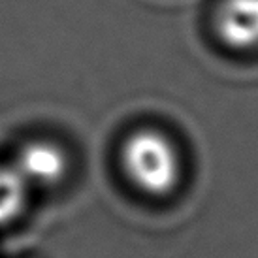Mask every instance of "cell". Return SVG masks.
Segmentation results:
<instances>
[{"mask_svg":"<svg viewBox=\"0 0 258 258\" xmlns=\"http://www.w3.org/2000/svg\"><path fill=\"white\" fill-rule=\"evenodd\" d=\"M121 166L126 179L140 192L153 198L173 194L183 179V160L177 145L155 128H140L124 140Z\"/></svg>","mask_w":258,"mask_h":258,"instance_id":"6da1fadb","label":"cell"},{"mask_svg":"<svg viewBox=\"0 0 258 258\" xmlns=\"http://www.w3.org/2000/svg\"><path fill=\"white\" fill-rule=\"evenodd\" d=\"M14 166L29 186H55L68 173L66 151L49 140H32L19 149Z\"/></svg>","mask_w":258,"mask_h":258,"instance_id":"7a4b0ae2","label":"cell"},{"mask_svg":"<svg viewBox=\"0 0 258 258\" xmlns=\"http://www.w3.org/2000/svg\"><path fill=\"white\" fill-rule=\"evenodd\" d=\"M215 30L230 49H258V0H222L217 6Z\"/></svg>","mask_w":258,"mask_h":258,"instance_id":"3957f363","label":"cell"},{"mask_svg":"<svg viewBox=\"0 0 258 258\" xmlns=\"http://www.w3.org/2000/svg\"><path fill=\"white\" fill-rule=\"evenodd\" d=\"M30 186L12 166H0V226L17 221L29 204Z\"/></svg>","mask_w":258,"mask_h":258,"instance_id":"277c9868","label":"cell"}]
</instances>
